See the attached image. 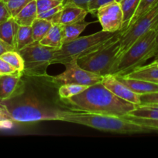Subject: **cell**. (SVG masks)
Instances as JSON below:
<instances>
[{
  "mask_svg": "<svg viewBox=\"0 0 158 158\" xmlns=\"http://www.w3.org/2000/svg\"><path fill=\"white\" fill-rule=\"evenodd\" d=\"M157 2L158 0H140L139 6H138L137 9H136L133 17L132 18V19L130 20L127 28L129 26H131L137 19H139V17L142 16L143 14H145L146 12H148L149 10H150V9H151Z\"/></svg>",
  "mask_w": 158,
  "mask_h": 158,
  "instance_id": "4316f807",
  "label": "cell"
},
{
  "mask_svg": "<svg viewBox=\"0 0 158 158\" xmlns=\"http://www.w3.org/2000/svg\"><path fill=\"white\" fill-rule=\"evenodd\" d=\"M89 86L80 84H74V83H68V84H63L59 88L58 94L60 98L64 100H67L71 98V97L81 94L84 90L87 89Z\"/></svg>",
  "mask_w": 158,
  "mask_h": 158,
  "instance_id": "cb8c5ba5",
  "label": "cell"
},
{
  "mask_svg": "<svg viewBox=\"0 0 158 158\" xmlns=\"http://www.w3.org/2000/svg\"><path fill=\"white\" fill-rule=\"evenodd\" d=\"M129 115L158 120V105H136V107Z\"/></svg>",
  "mask_w": 158,
  "mask_h": 158,
  "instance_id": "603a6c76",
  "label": "cell"
},
{
  "mask_svg": "<svg viewBox=\"0 0 158 158\" xmlns=\"http://www.w3.org/2000/svg\"><path fill=\"white\" fill-rule=\"evenodd\" d=\"M32 0H2L11 16L15 17Z\"/></svg>",
  "mask_w": 158,
  "mask_h": 158,
  "instance_id": "83f0119b",
  "label": "cell"
},
{
  "mask_svg": "<svg viewBox=\"0 0 158 158\" xmlns=\"http://www.w3.org/2000/svg\"><path fill=\"white\" fill-rule=\"evenodd\" d=\"M11 118L18 123H34L43 120H60V110L50 107L37 97L24 93L8 100H2Z\"/></svg>",
  "mask_w": 158,
  "mask_h": 158,
  "instance_id": "3957f363",
  "label": "cell"
},
{
  "mask_svg": "<svg viewBox=\"0 0 158 158\" xmlns=\"http://www.w3.org/2000/svg\"><path fill=\"white\" fill-rule=\"evenodd\" d=\"M125 77L129 78L137 79L150 83H158V64L157 61L154 60L147 66H140L135 68L133 70L125 74Z\"/></svg>",
  "mask_w": 158,
  "mask_h": 158,
  "instance_id": "9a60e30c",
  "label": "cell"
},
{
  "mask_svg": "<svg viewBox=\"0 0 158 158\" xmlns=\"http://www.w3.org/2000/svg\"><path fill=\"white\" fill-rule=\"evenodd\" d=\"M115 33L116 32H105L102 29L95 33L79 36L70 43H65L60 49L55 51L52 64L60 63L64 65L74 59H78L108 41Z\"/></svg>",
  "mask_w": 158,
  "mask_h": 158,
  "instance_id": "8992f818",
  "label": "cell"
},
{
  "mask_svg": "<svg viewBox=\"0 0 158 158\" xmlns=\"http://www.w3.org/2000/svg\"><path fill=\"white\" fill-rule=\"evenodd\" d=\"M64 0H36L38 14L63 4Z\"/></svg>",
  "mask_w": 158,
  "mask_h": 158,
  "instance_id": "f1b7e54d",
  "label": "cell"
},
{
  "mask_svg": "<svg viewBox=\"0 0 158 158\" xmlns=\"http://www.w3.org/2000/svg\"><path fill=\"white\" fill-rule=\"evenodd\" d=\"M37 17V2L36 0H32L13 18L20 26H31Z\"/></svg>",
  "mask_w": 158,
  "mask_h": 158,
  "instance_id": "ac0fdd59",
  "label": "cell"
},
{
  "mask_svg": "<svg viewBox=\"0 0 158 158\" xmlns=\"http://www.w3.org/2000/svg\"><path fill=\"white\" fill-rule=\"evenodd\" d=\"M139 2L140 0H122L119 2L123 13V26L122 31L125 30L127 28L139 6Z\"/></svg>",
  "mask_w": 158,
  "mask_h": 158,
  "instance_id": "44dd1931",
  "label": "cell"
},
{
  "mask_svg": "<svg viewBox=\"0 0 158 158\" xmlns=\"http://www.w3.org/2000/svg\"><path fill=\"white\" fill-rule=\"evenodd\" d=\"M64 4L60 5V6H57L56 7L52 8L50 9H48V10L45 11V12H41V13H39L38 14V17L39 18H41V19H44L46 20H49L52 23V20L54 19V17L59 13L60 10L62 9L63 8Z\"/></svg>",
  "mask_w": 158,
  "mask_h": 158,
  "instance_id": "4dcf8cb0",
  "label": "cell"
},
{
  "mask_svg": "<svg viewBox=\"0 0 158 158\" xmlns=\"http://www.w3.org/2000/svg\"><path fill=\"white\" fill-rule=\"evenodd\" d=\"M23 74L18 72L0 76V100H8L24 93V83L21 79Z\"/></svg>",
  "mask_w": 158,
  "mask_h": 158,
  "instance_id": "8fae6325",
  "label": "cell"
},
{
  "mask_svg": "<svg viewBox=\"0 0 158 158\" xmlns=\"http://www.w3.org/2000/svg\"><path fill=\"white\" fill-rule=\"evenodd\" d=\"M155 29H150L139 37L116 61L112 75H125L147 61V56L154 45Z\"/></svg>",
  "mask_w": 158,
  "mask_h": 158,
  "instance_id": "5b68a950",
  "label": "cell"
},
{
  "mask_svg": "<svg viewBox=\"0 0 158 158\" xmlns=\"http://www.w3.org/2000/svg\"><path fill=\"white\" fill-rule=\"evenodd\" d=\"M121 31L116 32L112 38L91 52L77 59V63L84 69L101 77L112 74L119 58V36Z\"/></svg>",
  "mask_w": 158,
  "mask_h": 158,
  "instance_id": "277c9868",
  "label": "cell"
},
{
  "mask_svg": "<svg viewBox=\"0 0 158 158\" xmlns=\"http://www.w3.org/2000/svg\"><path fill=\"white\" fill-rule=\"evenodd\" d=\"M34 43L31 26H20L17 31L15 49L20 51Z\"/></svg>",
  "mask_w": 158,
  "mask_h": 158,
  "instance_id": "d6986e66",
  "label": "cell"
},
{
  "mask_svg": "<svg viewBox=\"0 0 158 158\" xmlns=\"http://www.w3.org/2000/svg\"><path fill=\"white\" fill-rule=\"evenodd\" d=\"M0 113H2V114H3L4 115L7 116V117H10V118H11V117H10V115H9V111H8L7 108L6 107V106H5L4 104H3L1 100H0ZM11 119H12V118H11Z\"/></svg>",
  "mask_w": 158,
  "mask_h": 158,
  "instance_id": "74e56055",
  "label": "cell"
},
{
  "mask_svg": "<svg viewBox=\"0 0 158 158\" xmlns=\"http://www.w3.org/2000/svg\"><path fill=\"white\" fill-rule=\"evenodd\" d=\"M56 49L34 42L19 51L24 60L23 74L29 77H47V68L52 64Z\"/></svg>",
  "mask_w": 158,
  "mask_h": 158,
  "instance_id": "52a82bcc",
  "label": "cell"
},
{
  "mask_svg": "<svg viewBox=\"0 0 158 158\" xmlns=\"http://www.w3.org/2000/svg\"><path fill=\"white\" fill-rule=\"evenodd\" d=\"M60 121L77 123L105 132L122 134L150 132V130L122 117L81 110H60Z\"/></svg>",
  "mask_w": 158,
  "mask_h": 158,
  "instance_id": "7a4b0ae2",
  "label": "cell"
},
{
  "mask_svg": "<svg viewBox=\"0 0 158 158\" xmlns=\"http://www.w3.org/2000/svg\"><path fill=\"white\" fill-rule=\"evenodd\" d=\"M99 21L105 32H116L122 31L123 26V13L120 4L116 1L103 5L96 11Z\"/></svg>",
  "mask_w": 158,
  "mask_h": 158,
  "instance_id": "30bf717a",
  "label": "cell"
},
{
  "mask_svg": "<svg viewBox=\"0 0 158 158\" xmlns=\"http://www.w3.org/2000/svg\"><path fill=\"white\" fill-rule=\"evenodd\" d=\"M64 4V3H63ZM88 12L83 8L74 4L64 3L61 10L54 17L52 23H59L63 26L85 21Z\"/></svg>",
  "mask_w": 158,
  "mask_h": 158,
  "instance_id": "4fadbf2b",
  "label": "cell"
},
{
  "mask_svg": "<svg viewBox=\"0 0 158 158\" xmlns=\"http://www.w3.org/2000/svg\"><path fill=\"white\" fill-rule=\"evenodd\" d=\"M91 0H64V3H69V4H74L75 6H79L81 8H83L85 10L88 11V6Z\"/></svg>",
  "mask_w": 158,
  "mask_h": 158,
  "instance_id": "d590c367",
  "label": "cell"
},
{
  "mask_svg": "<svg viewBox=\"0 0 158 158\" xmlns=\"http://www.w3.org/2000/svg\"><path fill=\"white\" fill-rule=\"evenodd\" d=\"M91 23H87V22L84 21L81 22V23H76L64 26L63 45L78 38L81 34L82 33V32Z\"/></svg>",
  "mask_w": 158,
  "mask_h": 158,
  "instance_id": "ffe728a7",
  "label": "cell"
},
{
  "mask_svg": "<svg viewBox=\"0 0 158 158\" xmlns=\"http://www.w3.org/2000/svg\"><path fill=\"white\" fill-rule=\"evenodd\" d=\"M155 32H156V35H155L154 45H153V49H151L150 52L147 56V60L151 58H155V60H158V23L156 24V27L154 28Z\"/></svg>",
  "mask_w": 158,
  "mask_h": 158,
  "instance_id": "836d02e7",
  "label": "cell"
},
{
  "mask_svg": "<svg viewBox=\"0 0 158 158\" xmlns=\"http://www.w3.org/2000/svg\"><path fill=\"white\" fill-rule=\"evenodd\" d=\"M18 72L19 71L16 70L13 66H11L9 63L0 57V76L14 74Z\"/></svg>",
  "mask_w": 158,
  "mask_h": 158,
  "instance_id": "1f68e13d",
  "label": "cell"
},
{
  "mask_svg": "<svg viewBox=\"0 0 158 158\" xmlns=\"http://www.w3.org/2000/svg\"><path fill=\"white\" fill-rule=\"evenodd\" d=\"M121 83L127 86L133 92L141 95V94H149V93L157 92L158 83H150L144 80H137V79L129 78L125 76L114 75Z\"/></svg>",
  "mask_w": 158,
  "mask_h": 158,
  "instance_id": "5bb4252c",
  "label": "cell"
},
{
  "mask_svg": "<svg viewBox=\"0 0 158 158\" xmlns=\"http://www.w3.org/2000/svg\"><path fill=\"white\" fill-rule=\"evenodd\" d=\"M66 100L77 110L119 117L127 115L136 107V104L112 94L102 82L89 86L83 92Z\"/></svg>",
  "mask_w": 158,
  "mask_h": 158,
  "instance_id": "6da1fadb",
  "label": "cell"
},
{
  "mask_svg": "<svg viewBox=\"0 0 158 158\" xmlns=\"http://www.w3.org/2000/svg\"><path fill=\"white\" fill-rule=\"evenodd\" d=\"M139 105H158V91L139 95Z\"/></svg>",
  "mask_w": 158,
  "mask_h": 158,
  "instance_id": "f546056e",
  "label": "cell"
},
{
  "mask_svg": "<svg viewBox=\"0 0 158 158\" xmlns=\"http://www.w3.org/2000/svg\"><path fill=\"white\" fill-rule=\"evenodd\" d=\"M19 26L20 25L15 22L13 17H11L6 22L0 24V39L12 46L14 49Z\"/></svg>",
  "mask_w": 158,
  "mask_h": 158,
  "instance_id": "e0dca14e",
  "label": "cell"
},
{
  "mask_svg": "<svg viewBox=\"0 0 158 158\" xmlns=\"http://www.w3.org/2000/svg\"><path fill=\"white\" fill-rule=\"evenodd\" d=\"M64 26L59 23H52L47 33L39 43L43 46L55 49H60L63 46Z\"/></svg>",
  "mask_w": 158,
  "mask_h": 158,
  "instance_id": "2e32d148",
  "label": "cell"
},
{
  "mask_svg": "<svg viewBox=\"0 0 158 158\" xmlns=\"http://www.w3.org/2000/svg\"><path fill=\"white\" fill-rule=\"evenodd\" d=\"M11 15L2 0H0V24L11 18Z\"/></svg>",
  "mask_w": 158,
  "mask_h": 158,
  "instance_id": "e575fe53",
  "label": "cell"
},
{
  "mask_svg": "<svg viewBox=\"0 0 158 158\" xmlns=\"http://www.w3.org/2000/svg\"><path fill=\"white\" fill-rule=\"evenodd\" d=\"M158 23V2L150 10L136 20L125 30L121 31L119 36V56L126 51L139 37L156 27Z\"/></svg>",
  "mask_w": 158,
  "mask_h": 158,
  "instance_id": "ba28073f",
  "label": "cell"
},
{
  "mask_svg": "<svg viewBox=\"0 0 158 158\" xmlns=\"http://www.w3.org/2000/svg\"><path fill=\"white\" fill-rule=\"evenodd\" d=\"M51 26L52 23L50 21L37 17L31 25L34 42H40L47 33Z\"/></svg>",
  "mask_w": 158,
  "mask_h": 158,
  "instance_id": "7402d4cb",
  "label": "cell"
},
{
  "mask_svg": "<svg viewBox=\"0 0 158 158\" xmlns=\"http://www.w3.org/2000/svg\"><path fill=\"white\" fill-rule=\"evenodd\" d=\"M116 1L117 2H119H119H120L121 1H122V0H116Z\"/></svg>",
  "mask_w": 158,
  "mask_h": 158,
  "instance_id": "f35d334b",
  "label": "cell"
},
{
  "mask_svg": "<svg viewBox=\"0 0 158 158\" xmlns=\"http://www.w3.org/2000/svg\"><path fill=\"white\" fill-rule=\"evenodd\" d=\"M156 60V61H157V64H158V60Z\"/></svg>",
  "mask_w": 158,
  "mask_h": 158,
  "instance_id": "ab89813d",
  "label": "cell"
},
{
  "mask_svg": "<svg viewBox=\"0 0 158 158\" xmlns=\"http://www.w3.org/2000/svg\"><path fill=\"white\" fill-rule=\"evenodd\" d=\"M64 66L65 70L62 73L52 77L54 81L62 84L74 83L85 86H91L102 82V77L81 67L77 63V59L68 62L64 64Z\"/></svg>",
  "mask_w": 158,
  "mask_h": 158,
  "instance_id": "9c48e42d",
  "label": "cell"
},
{
  "mask_svg": "<svg viewBox=\"0 0 158 158\" xmlns=\"http://www.w3.org/2000/svg\"><path fill=\"white\" fill-rule=\"evenodd\" d=\"M2 59L6 60L12 66H13L19 72L23 73L24 69V60L21 54L16 50H11L5 52L1 56Z\"/></svg>",
  "mask_w": 158,
  "mask_h": 158,
  "instance_id": "d4e9b609",
  "label": "cell"
},
{
  "mask_svg": "<svg viewBox=\"0 0 158 158\" xmlns=\"http://www.w3.org/2000/svg\"><path fill=\"white\" fill-rule=\"evenodd\" d=\"M11 50H15V49H14L12 46H11L10 45L7 44V43H5L2 40L0 39V56H1L3 53H5V52Z\"/></svg>",
  "mask_w": 158,
  "mask_h": 158,
  "instance_id": "8d00e7d4",
  "label": "cell"
},
{
  "mask_svg": "<svg viewBox=\"0 0 158 158\" xmlns=\"http://www.w3.org/2000/svg\"><path fill=\"white\" fill-rule=\"evenodd\" d=\"M102 83L109 89L112 94L117 96L119 98L130 102L133 104L139 105L140 103L139 95L133 92L131 89H129L125 85L121 83L114 75L108 74L102 77Z\"/></svg>",
  "mask_w": 158,
  "mask_h": 158,
  "instance_id": "7c38bea8",
  "label": "cell"
},
{
  "mask_svg": "<svg viewBox=\"0 0 158 158\" xmlns=\"http://www.w3.org/2000/svg\"><path fill=\"white\" fill-rule=\"evenodd\" d=\"M122 118L128 120L129 121L133 122L135 123L140 125L143 127L147 128L150 131H158V120L155 119H148V118H142V117H134V116L127 115L122 117Z\"/></svg>",
  "mask_w": 158,
  "mask_h": 158,
  "instance_id": "484cf974",
  "label": "cell"
},
{
  "mask_svg": "<svg viewBox=\"0 0 158 158\" xmlns=\"http://www.w3.org/2000/svg\"><path fill=\"white\" fill-rule=\"evenodd\" d=\"M113 1H116V0H91L88 6V13L96 14V11L99 7Z\"/></svg>",
  "mask_w": 158,
  "mask_h": 158,
  "instance_id": "d6a6232c",
  "label": "cell"
}]
</instances>
